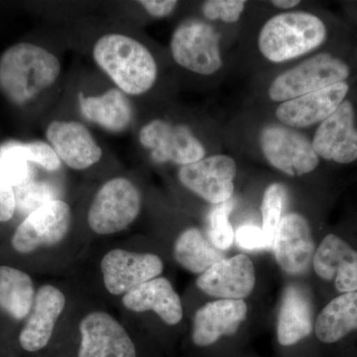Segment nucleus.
<instances>
[{"mask_svg": "<svg viewBox=\"0 0 357 357\" xmlns=\"http://www.w3.org/2000/svg\"><path fill=\"white\" fill-rule=\"evenodd\" d=\"M312 268L319 278L332 283L335 292L357 291V248L337 234H326L316 249Z\"/></svg>", "mask_w": 357, "mask_h": 357, "instance_id": "16", "label": "nucleus"}, {"mask_svg": "<svg viewBox=\"0 0 357 357\" xmlns=\"http://www.w3.org/2000/svg\"><path fill=\"white\" fill-rule=\"evenodd\" d=\"M93 56L98 67L126 95H143L156 83L158 66L154 56L132 37L119 33L103 35L93 46Z\"/></svg>", "mask_w": 357, "mask_h": 357, "instance_id": "2", "label": "nucleus"}, {"mask_svg": "<svg viewBox=\"0 0 357 357\" xmlns=\"http://www.w3.org/2000/svg\"><path fill=\"white\" fill-rule=\"evenodd\" d=\"M351 91L337 110L319 124L312 138L319 158L338 165L357 162V98Z\"/></svg>", "mask_w": 357, "mask_h": 357, "instance_id": "9", "label": "nucleus"}, {"mask_svg": "<svg viewBox=\"0 0 357 357\" xmlns=\"http://www.w3.org/2000/svg\"><path fill=\"white\" fill-rule=\"evenodd\" d=\"M65 306L66 297L60 289L52 285L39 288L29 318L20 335V345L24 351L36 352L47 347Z\"/></svg>", "mask_w": 357, "mask_h": 357, "instance_id": "19", "label": "nucleus"}, {"mask_svg": "<svg viewBox=\"0 0 357 357\" xmlns=\"http://www.w3.org/2000/svg\"><path fill=\"white\" fill-rule=\"evenodd\" d=\"M351 61L335 52L321 51L275 77L268 89V96L282 103L306 93L351 81Z\"/></svg>", "mask_w": 357, "mask_h": 357, "instance_id": "4", "label": "nucleus"}, {"mask_svg": "<svg viewBox=\"0 0 357 357\" xmlns=\"http://www.w3.org/2000/svg\"><path fill=\"white\" fill-rule=\"evenodd\" d=\"M272 6L276 7V8L281 9V10H289L295 8L301 3L300 0H272Z\"/></svg>", "mask_w": 357, "mask_h": 357, "instance_id": "36", "label": "nucleus"}, {"mask_svg": "<svg viewBox=\"0 0 357 357\" xmlns=\"http://www.w3.org/2000/svg\"><path fill=\"white\" fill-rule=\"evenodd\" d=\"M287 201V190L280 183L268 185L263 195L261 213L262 231L270 248L273 246L275 234L282 220Z\"/></svg>", "mask_w": 357, "mask_h": 357, "instance_id": "29", "label": "nucleus"}, {"mask_svg": "<svg viewBox=\"0 0 357 357\" xmlns=\"http://www.w3.org/2000/svg\"><path fill=\"white\" fill-rule=\"evenodd\" d=\"M46 137L61 162L74 170H84L102 159V148L81 122H51L47 128Z\"/></svg>", "mask_w": 357, "mask_h": 357, "instance_id": "17", "label": "nucleus"}, {"mask_svg": "<svg viewBox=\"0 0 357 357\" xmlns=\"http://www.w3.org/2000/svg\"><path fill=\"white\" fill-rule=\"evenodd\" d=\"M246 4L244 0H208L202 6V13L206 20L234 24L241 20Z\"/></svg>", "mask_w": 357, "mask_h": 357, "instance_id": "31", "label": "nucleus"}, {"mask_svg": "<svg viewBox=\"0 0 357 357\" xmlns=\"http://www.w3.org/2000/svg\"><path fill=\"white\" fill-rule=\"evenodd\" d=\"M351 91V81L333 84L279 103L275 115L282 126L298 130L319 126L337 110Z\"/></svg>", "mask_w": 357, "mask_h": 357, "instance_id": "13", "label": "nucleus"}, {"mask_svg": "<svg viewBox=\"0 0 357 357\" xmlns=\"http://www.w3.org/2000/svg\"><path fill=\"white\" fill-rule=\"evenodd\" d=\"M314 307L309 294L298 285H289L282 297L277 323V338L284 347L296 344L314 331Z\"/></svg>", "mask_w": 357, "mask_h": 357, "instance_id": "22", "label": "nucleus"}, {"mask_svg": "<svg viewBox=\"0 0 357 357\" xmlns=\"http://www.w3.org/2000/svg\"><path fill=\"white\" fill-rule=\"evenodd\" d=\"M330 37V27L318 14L288 11L263 24L257 38L260 54L273 64L296 60L319 50Z\"/></svg>", "mask_w": 357, "mask_h": 357, "instance_id": "1", "label": "nucleus"}, {"mask_svg": "<svg viewBox=\"0 0 357 357\" xmlns=\"http://www.w3.org/2000/svg\"><path fill=\"white\" fill-rule=\"evenodd\" d=\"M248 316L243 300H218L208 303L196 312L192 325V342L198 347H208L223 335H231Z\"/></svg>", "mask_w": 357, "mask_h": 357, "instance_id": "20", "label": "nucleus"}, {"mask_svg": "<svg viewBox=\"0 0 357 357\" xmlns=\"http://www.w3.org/2000/svg\"><path fill=\"white\" fill-rule=\"evenodd\" d=\"M174 257L184 269L202 275L215 263L225 259V255L211 244L201 230L190 227L176 239Z\"/></svg>", "mask_w": 357, "mask_h": 357, "instance_id": "26", "label": "nucleus"}, {"mask_svg": "<svg viewBox=\"0 0 357 357\" xmlns=\"http://www.w3.org/2000/svg\"><path fill=\"white\" fill-rule=\"evenodd\" d=\"M255 268L248 256L225 258L199 275L197 286L222 300H243L255 286Z\"/></svg>", "mask_w": 357, "mask_h": 357, "instance_id": "18", "label": "nucleus"}, {"mask_svg": "<svg viewBox=\"0 0 357 357\" xmlns=\"http://www.w3.org/2000/svg\"><path fill=\"white\" fill-rule=\"evenodd\" d=\"M79 103L86 119L109 131L124 130L132 121L130 102L119 89H109L100 96H84L79 93Z\"/></svg>", "mask_w": 357, "mask_h": 357, "instance_id": "23", "label": "nucleus"}, {"mask_svg": "<svg viewBox=\"0 0 357 357\" xmlns=\"http://www.w3.org/2000/svg\"><path fill=\"white\" fill-rule=\"evenodd\" d=\"M31 277L17 268L0 266V310L21 321L31 312L35 300Z\"/></svg>", "mask_w": 357, "mask_h": 357, "instance_id": "25", "label": "nucleus"}, {"mask_svg": "<svg viewBox=\"0 0 357 357\" xmlns=\"http://www.w3.org/2000/svg\"><path fill=\"white\" fill-rule=\"evenodd\" d=\"M15 211V195L13 187L0 173V222L10 220Z\"/></svg>", "mask_w": 357, "mask_h": 357, "instance_id": "34", "label": "nucleus"}, {"mask_svg": "<svg viewBox=\"0 0 357 357\" xmlns=\"http://www.w3.org/2000/svg\"><path fill=\"white\" fill-rule=\"evenodd\" d=\"M272 248L277 263L286 273H307L312 266L317 249L307 218L298 213L284 215L275 234Z\"/></svg>", "mask_w": 357, "mask_h": 357, "instance_id": "14", "label": "nucleus"}, {"mask_svg": "<svg viewBox=\"0 0 357 357\" xmlns=\"http://www.w3.org/2000/svg\"><path fill=\"white\" fill-rule=\"evenodd\" d=\"M139 141L158 164L183 167L204 159L206 154L203 143L189 126L164 119H153L145 124L141 128Z\"/></svg>", "mask_w": 357, "mask_h": 357, "instance_id": "8", "label": "nucleus"}, {"mask_svg": "<svg viewBox=\"0 0 357 357\" xmlns=\"http://www.w3.org/2000/svg\"><path fill=\"white\" fill-rule=\"evenodd\" d=\"M259 145L269 165L290 177L314 172L321 162L312 139L298 129L280 123L267 124L261 129Z\"/></svg>", "mask_w": 357, "mask_h": 357, "instance_id": "7", "label": "nucleus"}, {"mask_svg": "<svg viewBox=\"0 0 357 357\" xmlns=\"http://www.w3.org/2000/svg\"><path fill=\"white\" fill-rule=\"evenodd\" d=\"M59 59L32 43H17L0 56V91L16 105H24L57 81Z\"/></svg>", "mask_w": 357, "mask_h": 357, "instance_id": "3", "label": "nucleus"}, {"mask_svg": "<svg viewBox=\"0 0 357 357\" xmlns=\"http://www.w3.org/2000/svg\"><path fill=\"white\" fill-rule=\"evenodd\" d=\"M237 174L236 160L229 155L215 154L181 167V184L208 203L218 204L232 199Z\"/></svg>", "mask_w": 357, "mask_h": 357, "instance_id": "10", "label": "nucleus"}, {"mask_svg": "<svg viewBox=\"0 0 357 357\" xmlns=\"http://www.w3.org/2000/svg\"><path fill=\"white\" fill-rule=\"evenodd\" d=\"M222 35L215 26L199 20H190L173 32L170 51L180 67L202 76L217 74L223 67Z\"/></svg>", "mask_w": 357, "mask_h": 357, "instance_id": "5", "label": "nucleus"}, {"mask_svg": "<svg viewBox=\"0 0 357 357\" xmlns=\"http://www.w3.org/2000/svg\"><path fill=\"white\" fill-rule=\"evenodd\" d=\"M357 328V291L335 296L319 312L314 333L319 342L333 344Z\"/></svg>", "mask_w": 357, "mask_h": 357, "instance_id": "24", "label": "nucleus"}, {"mask_svg": "<svg viewBox=\"0 0 357 357\" xmlns=\"http://www.w3.org/2000/svg\"><path fill=\"white\" fill-rule=\"evenodd\" d=\"M0 173L13 189L34 178V172L29 162L18 157H0Z\"/></svg>", "mask_w": 357, "mask_h": 357, "instance_id": "32", "label": "nucleus"}, {"mask_svg": "<svg viewBox=\"0 0 357 357\" xmlns=\"http://www.w3.org/2000/svg\"><path fill=\"white\" fill-rule=\"evenodd\" d=\"M126 309L136 312L153 311L167 325H178L183 319V306L172 284L164 277L145 282L122 298Z\"/></svg>", "mask_w": 357, "mask_h": 357, "instance_id": "21", "label": "nucleus"}, {"mask_svg": "<svg viewBox=\"0 0 357 357\" xmlns=\"http://www.w3.org/2000/svg\"><path fill=\"white\" fill-rule=\"evenodd\" d=\"M14 195L16 211L26 217L45 204L60 199L55 185L47 181H37L35 178L14 188Z\"/></svg>", "mask_w": 357, "mask_h": 357, "instance_id": "28", "label": "nucleus"}, {"mask_svg": "<svg viewBox=\"0 0 357 357\" xmlns=\"http://www.w3.org/2000/svg\"><path fill=\"white\" fill-rule=\"evenodd\" d=\"M236 241L239 248L245 250H262L269 249L266 238L260 227L253 225H243L236 231Z\"/></svg>", "mask_w": 357, "mask_h": 357, "instance_id": "33", "label": "nucleus"}, {"mask_svg": "<svg viewBox=\"0 0 357 357\" xmlns=\"http://www.w3.org/2000/svg\"><path fill=\"white\" fill-rule=\"evenodd\" d=\"M100 268L105 288L112 295L119 296L157 278L163 272L164 264L153 253L114 249L103 256Z\"/></svg>", "mask_w": 357, "mask_h": 357, "instance_id": "12", "label": "nucleus"}, {"mask_svg": "<svg viewBox=\"0 0 357 357\" xmlns=\"http://www.w3.org/2000/svg\"><path fill=\"white\" fill-rule=\"evenodd\" d=\"M79 357H136L126 328L105 312H89L79 323Z\"/></svg>", "mask_w": 357, "mask_h": 357, "instance_id": "15", "label": "nucleus"}, {"mask_svg": "<svg viewBox=\"0 0 357 357\" xmlns=\"http://www.w3.org/2000/svg\"><path fill=\"white\" fill-rule=\"evenodd\" d=\"M70 223L69 204L62 199L51 202L25 218L14 232L11 245L20 255L56 245L67 236Z\"/></svg>", "mask_w": 357, "mask_h": 357, "instance_id": "11", "label": "nucleus"}, {"mask_svg": "<svg viewBox=\"0 0 357 357\" xmlns=\"http://www.w3.org/2000/svg\"><path fill=\"white\" fill-rule=\"evenodd\" d=\"M234 199L218 204L208 215V241L220 250H227L234 243V232L229 215L234 210Z\"/></svg>", "mask_w": 357, "mask_h": 357, "instance_id": "30", "label": "nucleus"}, {"mask_svg": "<svg viewBox=\"0 0 357 357\" xmlns=\"http://www.w3.org/2000/svg\"><path fill=\"white\" fill-rule=\"evenodd\" d=\"M138 3L152 17L165 18L175 11L178 2L175 0H142L138 1Z\"/></svg>", "mask_w": 357, "mask_h": 357, "instance_id": "35", "label": "nucleus"}, {"mask_svg": "<svg viewBox=\"0 0 357 357\" xmlns=\"http://www.w3.org/2000/svg\"><path fill=\"white\" fill-rule=\"evenodd\" d=\"M13 156L29 163L37 164L49 172H55L61 167V160L48 143L43 141L18 142L9 141L0 146V157Z\"/></svg>", "mask_w": 357, "mask_h": 357, "instance_id": "27", "label": "nucleus"}, {"mask_svg": "<svg viewBox=\"0 0 357 357\" xmlns=\"http://www.w3.org/2000/svg\"><path fill=\"white\" fill-rule=\"evenodd\" d=\"M141 206L140 191L130 180L112 178L98 190L89 206V227L100 236L121 232L137 218Z\"/></svg>", "mask_w": 357, "mask_h": 357, "instance_id": "6", "label": "nucleus"}]
</instances>
